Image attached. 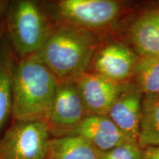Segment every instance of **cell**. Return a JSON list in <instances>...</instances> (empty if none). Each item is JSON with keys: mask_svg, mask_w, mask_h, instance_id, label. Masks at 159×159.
Segmentation results:
<instances>
[{"mask_svg": "<svg viewBox=\"0 0 159 159\" xmlns=\"http://www.w3.org/2000/svg\"><path fill=\"white\" fill-rule=\"evenodd\" d=\"M100 41L96 33L63 23L52 28L35 55L57 81L75 80L90 69Z\"/></svg>", "mask_w": 159, "mask_h": 159, "instance_id": "1", "label": "cell"}, {"mask_svg": "<svg viewBox=\"0 0 159 159\" xmlns=\"http://www.w3.org/2000/svg\"><path fill=\"white\" fill-rule=\"evenodd\" d=\"M57 80L35 55L16 58L12 70L13 121H46Z\"/></svg>", "mask_w": 159, "mask_h": 159, "instance_id": "2", "label": "cell"}, {"mask_svg": "<svg viewBox=\"0 0 159 159\" xmlns=\"http://www.w3.org/2000/svg\"><path fill=\"white\" fill-rule=\"evenodd\" d=\"M6 33L18 59L35 55L52 28L50 17L33 0L10 2L5 12Z\"/></svg>", "mask_w": 159, "mask_h": 159, "instance_id": "3", "label": "cell"}, {"mask_svg": "<svg viewBox=\"0 0 159 159\" xmlns=\"http://www.w3.org/2000/svg\"><path fill=\"white\" fill-rule=\"evenodd\" d=\"M116 0H60L50 4L49 16L54 23L71 25L95 32L110 27L123 11Z\"/></svg>", "mask_w": 159, "mask_h": 159, "instance_id": "4", "label": "cell"}, {"mask_svg": "<svg viewBox=\"0 0 159 159\" xmlns=\"http://www.w3.org/2000/svg\"><path fill=\"white\" fill-rule=\"evenodd\" d=\"M51 137L46 121H13L0 138V159H48Z\"/></svg>", "mask_w": 159, "mask_h": 159, "instance_id": "5", "label": "cell"}, {"mask_svg": "<svg viewBox=\"0 0 159 159\" xmlns=\"http://www.w3.org/2000/svg\"><path fill=\"white\" fill-rule=\"evenodd\" d=\"M88 115L90 114L85 108L75 80L58 81L47 121L51 136H66Z\"/></svg>", "mask_w": 159, "mask_h": 159, "instance_id": "6", "label": "cell"}, {"mask_svg": "<svg viewBox=\"0 0 159 159\" xmlns=\"http://www.w3.org/2000/svg\"><path fill=\"white\" fill-rule=\"evenodd\" d=\"M139 57L128 45L119 41L110 42L99 47L89 71L116 83H128L134 76Z\"/></svg>", "mask_w": 159, "mask_h": 159, "instance_id": "7", "label": "cell"}, {"mask_svg": "<svg viewBox=\"0 0 159 159\" xmlns=\"http://www.w3.org/2000/svg\"><path fill=\"white\" fill-rule=\"evenodd\" d=\"M80 96L89 114L107 116L117 97L129 83H119L87 71L75 80Z\"/></svg>", "mask_w": 159, "mask_h": 159, "instance_id": "8", "label": "cell"}, {"mask_svg": "<svg viewBox=\"0 0 159 159\" xmlns=\"http://www.w3.org/2000/svg\"><path fill=\"white\" fill-rule=\"evenodd\" d=\"M69 135L86 139L98 152H107L128 142H133L108 116L104 115H88L66 136Z\"/></svg>", "mask_w": 159, "mask_h": 159, "instance_id": "9", "label": "cell"}, {"mask_svg": "<svg viewBox=\"0 0 159 159\" xmlns=\"http://www.w3.org/2000/svg\"><path fill=\"white\" fill-rule=\"evenodd\" d=\"M144 94L136 83L129 82L117 97L108 116L130 140L138 142Z\"/></svg>", "mask_w": 159, "mask_h": 159, "instance_id": "10", "label": "cell"}, {"mask_svg": "<svg viewBox=\"0 0 159 159\" xmlns=\"http://www.w3.org/2000/svg\"><path fill=\"white\" fill-rule=\"evenodd\" d=\"M129 39L139 57H159V10L146 11L137 18Z\"/></svg>", "mask_w": 159, "mask_h": 159, "instance_id": "11", "label": "cell"}, {"mask_svg": "<svg viewBox=\"0 0 159 159\" xmlns=\"http://www.w3.org/2000/svg\"><path fill=\"white\" fill-rule=\"evenodd\" d=\"M16 58L5 33L0 43V134L13 114L12 70Z\"/></svg>", "mask_w": 159, "mask_h": 159, "instance_id": "12", "label": "cell"}, {"mask_svg": "<svg viewBox=\"0 0 159 159\" xmlns=\"http://www.w3.org/2000/svg\"><path fill=\"white\" fill-rule=\"evenodd\" d=\"M48 159H99L98 151L80 136L51 137Z\"/></svg>", "mask_w": 159, "mask_h": 159, "instance_id": "13", "label": "cell"}, {"mask_svg": "<svg viewBox=\"0 0 159 159\" xmlns=\"http://www.w3.org/2000/svg\"><path fill=\"white\" fill-rule=\"evenodd\" d=\"M138 143L143 148L159 146V94L144 95Z\"/></svg>", "mask_w": 159, "mask_h": 159, "instance_id": "14", "label": "cell"}, {"mask_svg": "<svg viewBox=\"0 0 159 159\" xmlns=\"http://www.w3.org/2000/svg\"><path fill=\"white\" fill-rule=\"evenodd\" d=\"M133 77L143 94H159V57H139Z\"/></svg>", "mask_w": 159, "mask_h": 159, "instance_id": "15", "label": "cell"}, {"mask_svg": "<svg viewBox=\"0 0 159 159\" xmlns=\"http://www.w3.org/2000/svg\"><path fill=\"white\" fill-rule=\"evenodd\" d=\"M99 159H144L143 148L138 142H128L107 152H98Z\"/></svg>", "mask_w": 159, "mask_h": 159, "instance_id": "16", "label": "cell"}, {"mask_svg": "<svg viewBox=\"0 0 159 159\" xmlns=\"http://www.w3.org/2000/svg\"><path fill=\"white\" fill-rule=\"evenodd\" d=\"M144 159H159V146H149L143 148Z\"/></svg>", "mask_w": 159, "mask_h": 159, "instance_id": "17", "label": "cell"}, {"mask_svg": "<svg viewBox=\"0 0 159 159\" xmlns=\"http://www.w3.org/2000/svg\"><path fill=\"white\" fill-rule=\"evenodd\" d=\"M5 14V13L0 16V43L6 33V18L5 16H4Z\"/></svg>", "mask_w": 159, "mask_h": 159, "instance_id": "18", "label": "cell"}, {"mask_svg": "<svg viewBox=\"0 0 159 159\" xmlns=\"http://www.w3.org/2000/svg\"><path fill=\"white\" fill-rule=\"evenodd\" d=\"M10 4L9 1H5V0H0V16L5 13L6 10Z\"/></svg>", "mask_w": 159, "mask_h": 159, "instance_id": "19", "label": "cell"}]
</instances>
